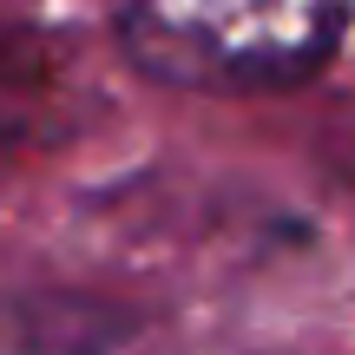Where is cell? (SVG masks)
<instances>
[{"label":"cell","mask_w":355,"mask_h":355,"mask_svg":"<svg viewBox=\"0 0 355 355\" xmlns=\"http://www.w3.org/2000/svg\"><path fill=\"white\" fill-rule=\"evenodd\" d=\"M355 0H112L125 60L158 86L277 92L336 53Z\"/></svg>","instance_id":"cell-1"}]
</instances>
